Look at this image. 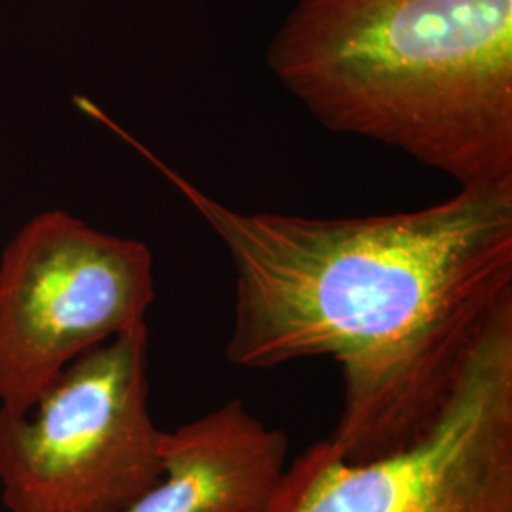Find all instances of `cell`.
<instances>
[{"mask_svg": "<svg viewBox=\"0 0 512 512\" xmlns=\"http://www.w3.org/2000/svg\"><path fill=\"white\" fill-rule=\"evenodd\" d=\"M219 238L234 266L230 365L329 357L342 412L327 442L349 463L431 431L495 317L512 306V186H459L404 213H243L190 183L109 116Z\"/></svg>", "mask_w": 512, "mask_h": 512, "instance_id": "cell-1", "label": "cell"}, {"mask_svg": "<svg viewBox=\"0 0 512 512\" xmlns=\"http://www.w3.org/2000/svg\"><path fill=\"white\" fill-rule=\"evenodd\" d=\"M160 480L128 512H264L287 473L289 440L234 399L162 442Z\"/></svg>", "mask_w": 512, "mask_h": 512, "instance_id": "cell-6", "label": "cell"}, {"mask_svg": "<svg viewBox=\"0 0 512 512\" xmlns=\"http://www.w3.org/2000/svg\"><path fill=\"white\" fill-rule=\"evenodd\" d=\"M268 67L330 131L512 186V0H296Z\"/></svg>", "mask_w": 512, "mask_h": 512, "instance_id": "cell-2", "label": "cell"}, {"mask_svg": "<svg viewBox=\"0 0 512 512\" xmlns=\"http://www.w3.org/2000/svg\"><path fill=\"white\" fill-rule=\"evenodd\" d=\"M148 393L145 323L78 357L25 414L0 408L4 507L128 512L164 471Z\"/></svg>", "mask_w": 512, "mask_h": 512, "instance_id": "cell-3", "label": "cell"}, {"mask_svg": "<svg viewBox=\"0 0 512 512\" xmlns=\"http://www.w3.org/2000/svg\"><path fill=\"white\" fill-rule=\"evenodd\" d=\"M154 296L143 241L59 209L33 217L0 256V408L25 414L78 357L145 325Z\"/></svg>", "mask_w": 512, "mask_h": 512, "instance_id": "cell-5", "label": "cell"}, {"mask_svg": "<svg viewBox=\"0 0 512 512\" xmlns=\"http://www.w3.org/2000/svg\"><path fill=\"white\" fill-rule=\"evenodd\" d=\"M264 512H512V306L484 332L416 444L349 463L317 440L287 467Z\"/></svg>", "mask_w": 512, "mask_h": 512, "instance_id": "cell-4", "label": "cell"}]
</instances>
